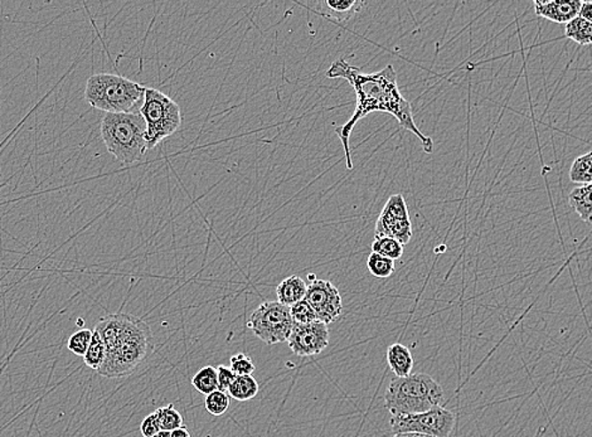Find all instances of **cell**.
Instances as JSON below:
<instances>
[{"mask_svg":"<svg viewBox=\"0 0 592 437\" xmlns=\"http://www.w3.org/2000/svg\"><path fill=\"white\" fill-rule=\"evenodd\" d=\"M387 362L389 368L398 379L411 376L413 370V358L409 348L404 344L395 343L387 349Z\"/></svg>","mask_w":592,"mask_h":437,"instance_id":"5bb4252c","label":"cell"},{"mask_svg":"<svg viewBox=\"0 0 592 437\" xmlns=\"http://www.w3.org/2000/svg\"><path fill=\"white\" fill-rule=\"evenodd\" d=\"M171 437H190V433L189 431L186 429V427H181V429L172 431Z\"/></svg>","mask_w":592,"mask_h":437,"instance_id":"1f68e13d","label":"cell"},{"mask_svg":"<svg viewBox=\"0 0 592 437\" xmlns=\"http://www.w3.org/2000/svg\"><path fill=\"white\" fill-rule=\"evenodd\" d=\"M193 387L197 389L199 394L208 396L212 392L219 389V380H217V368L212 365L199 370L192 379Z\"/></svg>","mask_w":592,"mask_h":437,"instance_id":"ffe728a7","label":"cell"},{"mask_svg":"<svg viewBox=\"0 0 592 437\" xmlns=\"http://www.w3.org/2000/svg\"><path fill=\"white\" fill-rule=\"evenodd\" d=\"M156 412L158 418H159L160 429L163 431L172 433V431L184 427L183 418H181L180 411L175 410L173 403L160 407Z\"/></svg>","mask_w":592,"mask_h":437,"instance_id":"603a6c76","label":"cell"},{"mask_svg":"<svg viewBox=\"0 0 592 437\" xmlns=\"http://www.w3.org/2000/svg\"><path fill=\"white\" fill-rule=\"evenodd\" d=\"M534 4L535 14L538 17L559 23V25H567L568 22L579 17L582 2L580 0H549V2L535 0Z\"/></svg>","mask_w":592,"mask_h":437,"instance_id":"7c38bea8","label":"cell"},{"mask_svg":"<svg viewBox=\"0 0 592 437\" xmlns=\"http://www.w3.org/2000/svg\"><path fill=\"white\" fill-rule=\"evenodd\" d=\"M444 403V388L427 373L395 377L386 389V409L392 416L427 412Z\"/></svg>","mask_w":592,"mask_h":437,"instance_id":"277c9868","label":"cell"},{"mask_svg":"<svg viewBox=\"0 0 592 437\" xmlns=\"http://www.w3.org/2000/svg\"><path fill=\"white\" fill-rule=\"evenodd\" d=\"M319 4L326 11L327 16L337 18L338 20H348L365 7V3L361 0H324Z\"/></svg>","mask_w":592,"mask_h":437,"instance_id":"2e32d148","label":"cell"},{"mask_svg":"<svg viewBox=\"0 0 592 437\" xmlns=\"http://www.w3.org/2000/svg\"><path fill=\"white\" fill-rule=\"evenodd\" d=\"M140 115L147 124L148 150L177 133L183 120L180 105L162 91L151 88L145 90Z\"/></svg>","mask_w":592,"mask_h":437,"instance_id":"8992f818","label":"cell"},{"mask_svg":"<svg viewBox=\"0 0 592 437\" xmlns=\"http://www.w3.org/2000/svg\"><path fill=\"white\" fill-rule=\"evenodd\" d=\"M372 252H376L383 257L389 258V260L397 261L403 257L404 245L389 237H374L373 243H372Z\"/></svg>","mask_w":592,"mask_h":437,"instance_id":"44dd1931","label":"cell"},{"mask_svg":"<svg viewBox=\"0 0 592 437\" xmlns=\"http://www.w3.org/2000/svg\"><path fill=\"white\" fill-rule=\"evenodd\" d=\"M100 130L107 151L125 165L138 162L149 151L147 124L140 112L106 114Z\"/></svg>","mask_w":592,"mask_h":437,"instance_id":"7a4b0ae2","label":"cell"},{"mask_svg":"<svg viewBox=\"0 0 592 437\" xmlns=\"http://www.w3.org/2000/svg\"><path fill=\"white\" fill-rule=\"evenodd\" d=\"M305 300L314 309L318 319L327 326L335 322L343 313L341 294L330 281L315 279L308 285Z\"/></svg>","mask_w":592,"mask_h":437,"instance_id":"30bf717a","label":"cell"},{"mask_svg":"<svg viewBox=\"0 0 592 437\" xmlns=\"http://www.w3.org/2000/svg\"><path fill=\"white\" fill-rule=\"evenodd\" d=\"M565 37L576 42L580 46H591L592 44V23L576 17L565 27Z\"/></svg>","mask_w":592,"mask_h":437,"instance_id":"e0dca14e","label":"cell"},{"mask_svg":"<svg viewBox=\"0 0 592 437\" xmlns=\"http://www.w3.org/2000/svg\"><path fill=\"white\" fill-rule=\"evenodd\" d=\"M306 290H308L306 282L300 276L293 275L284 279L276 287V296L279 303L290 308L291 305L305 299Z\"/></svg>","mask_w":592,"mask_h":437,"instance_id":"4fadbf2b","label":"cell"},{"mask_svg":"<svg viewBox=\"0 0 592 437\" xmlns=\"http://www.w3.org/2000/svg\"><path fill=\"white\" fill-rule=\"evenodd\" d=\"M570 180L571 182L581 186L592 183V151L573 160L570 169Z\"/></svg>","mask_w":592,"mask_h":437,"instance_id":"d6986e66","label":"cell"},{"mask_svg":"<svg viewBox=\"0 0 592 437\" xmlns=\"http://www.w3.org/2000/svg\"><path fill=\"white\" fill-rule=\"evenodd\" d=\"M326 74L329 79L346 80L357 95V106L352 118L346 124L335 126L334 129L343 145L348 169H353L350 147V134L357 123L372 112H387L394 116L404 130L418 136L427 153H433V139L419 132L413 119L411 104L401 94L397 83V73L392 65H387L383 70L377 73H365L348 64L346 59L339 58L333 62Z\"/></svg>","mask_w":592,"mask_h":437,"instance_id":"6da1fadb","label":"cell"},{"mask_svg":"<svg viewBox=\"0 0 592 437\" xmlns=\"http://www.w3.org/2000/svg\"><path fill=\"white\" fill-rule=\"evenodd\" d=\"M153 350L150 328L144 320L132 315L118 347L111 355L106 356L103 367L97 372L107 379H123L132 374Z\"/></svg>","mask_w":592,"mask_h":437,"instance_id":"5b68a950","label":"cell"},{"mask_svg":"<svg viewBox=\"0 0 592 437\" xmlns=\"http://www.w3.org/2000/svg\"><path fill=\"white\" fill-rule=\"evenodd\" d=\"M172 433H169V431H159V433H157V435H154L153 437H171Z\"/></svg>","mask_w":592,"mask_h":437,"instance_id":"836d02e7","label":"cell"},{"mask_svg":"<svg viewBox=\"0 0 592 437\" xmlns=\"http://www.w3.org/2000/svg\"><path fill=\"white\" fill-rule=\"evenodd\" d=\"M579 17L582 19L592 23V2H582L581 9H580Z\"/></svg>","mask_w":592,"mask_h":437,"instance_id":"4dcf8cb0","label":"cell"},{"mask_svg":"<svg viewBox=\"0 0 592 437\" xmlns=\"http://www.w3.org/2000/svg\"><path fill=\"white\" fill-rule=\"evenodd\" d=\"M288 344L294 355L299 356L320 355L329 346L328 326L320 320L311 324L296 323Z\"/></svg>","mask_w":592,"mask_h":437,"instance_id":"8fae6325","label":"cell"},{"mask_svg":"<svg viewBox=\"0 0 592 437\" xmlns=\"http://www.w3.org/2000/svg\"><path fill=\"white\" fill-rule=\"evenodd\" d=\"M394 433H415L433 437H449L455 426V415L444 407H435L427 412L392 416Z\"/></svg>","mask_w":592,"mask_h":437,"instance_id":"ba28073f","label":"cell"},{"mask_svg":"<svg viewBox=\"0 0 592 437\" xmlns=\"http://www.w3.org/2000/svg\"><path fill=\"white\" fill-rule=\"evenodd\" d=\"M394 437H433V436L422 435V433H395Z\"/></svg>","mask_w":592,"mask_h":437,"instance_id":"d6a6232c","label":"cell"},{"mask_svg":"<svg viewBox=\"0 0 592 437\" xmlns=\"http://www.w3.org/2000/svg\"><path fill=\"white\" fill-rule=\"evenodd\" d=\"M294 324L288 306L265 302L250 317L249 328L267 346H273L288 341Z\"/></svg>","mask_w":592,"mask_h":437,"instance_id":"52a82bcc","label":"cell"},{"mask_svg":"<svg viewBox=\"0 0 592 437\" xmlns=\"http://www.w3.org/2000/svg\"><path fill=\"white\" fill-rule=\"evenodd\" d=\"M92 337H94V330L91 329H81L73 333L68 339V350L74 356H85L90 347Z\"/></svg>","mask_w":592,"mask_h":437,"instance_id":"d4e9b609","label":"cell"},{"mask_svg":"<svg viewBox=\"0 0 592 437\" xmlns=\"http://www.w3.org/2000/svg\"><path fill=\"white\" fill-rule=\"evenodd\" d=\"M234 379H236V374L234 373L231 368L226 367V365L217 367V380H219V391L227 394Z\"/></svg>","mask_w":592,"mask_h":437,"instance_id":"f1b7e54d","label":"cell"},{"mask_svg":"<svg viewBox=\"0 0 592 437\" xmlns=\"http://www.w3.org/2000/svg\"><path fill=\"white\" fill-rule=\"evenodd\" d=\"M145 86L114 73H96L86 82L85 99L92 108L106 114L140 112Z\"/></svg>","mask_w":592,"mask_h":437,"instance_id":"3957f363","label":"cell"},{"mask_svg":"<svg viewBox=\"0 0 592 437\" xmlns=\"http://www.w3.org/2000/svg\"><path fill=\"white\" fill-rule=\"evenodd\" d=\"M231 370L236 376H252L256 367L252 359L245 353H237L231 356Z\"/></svg>","mask_w":592,"mask_h":437,"instance_id":"83f0119b","label":"cell"},{"mask_svg":"<svg viewBox=\"0 0 592 437\" xmlns=\"http://www.w3.org/2000/svg\"><path fill=\"white\" fill-rule=\"evenodd\" d=\"M106 359L105 344L101 341L100 335L94 330V337H92L90 347H88V353L83 356L85 364L91 370L99 371L103 367L104 362Z\"/></svg>","mask_w":592,"mask_h":437,"instance_id":"7402d4cb","label":"cell"},{"mask_svg":"<svg viewBox=\"0 0 592 437\" xmlns=\"http://www.w3.org/2000/svg\"><path fill=\"white\" fill-rule=\"evenodd\" d=\"M367 267L372 275L379 279H387L395 272V261L372 252L367 260Z\"/></svg>","mask_w":592,"mask_h":437,"instance_id":"cb8c5ba5","label":"cell"},{"mask_svg":"<svg viewBox=\"0 0 592 437\" xmlns=\"http://www.w3.org/2000/svg\"><path fill=\"white\" fill-rule=\"evenodd\" d=\"M374 237H389L403 245L412 239V223L403 195H392L388 198L377 218Z\"/></svg>","mask_w":592,"mask_h":437,"instance_id":"9c48e42d","label":"cell"},{"mask_svg":"<svg viewBox=\"0 0 592 437\" xmlns=\"http://www.w3.org/2000/svg\"><path fill=\"white\" fill-rule=\"evenodd\" d=\"M140 431H142V435L144 437H153L157 435L160 429L159 418H158L157 412L150 413L147 418L142 420V425H140Z\"/></svg>","mask_w":592,"mask_h":437,"instance_id":"f546056e","label":"cell"},{"mask_svg":"<svg viewBox=\"0 0 592 437\" xmlns=\"http://www.w3.org/2000/svg\"><path fill=\"white\" fill-rule=\"evenodd\" d=\"M227 394L234 400L245 402L258 396V383L252 376H236Z\"/></svg>","mask_w":592,"mask_h":437,"instance_id":"ac0fdd59","label":"cell"},{"mask_svg":"<svg viewBox=\"0 0 592 437\" xmlns=\"http://www.w3.org/2000/svg\"><path fill=\"white\" fill-rule=\"evenodd\" d=\"M204 407H206L208 413H211V415L222 416L223 413L227 412V410L230 409V396L226 392L217 389V391L206 396Z\"/></svg>","mask_w":592,"mask_h":437,"instance_id":"484cf974","label":"cell"},{"mask_svg":"<svg viewBox=\"0 0 592 437\" xmlns=\"http://www.w3.org/2000/svg\"><path fill=\"white\" fill-rule=\"evenodd\" d=\"M568 203L582 221L592 225V183L573 189L568 196Z\"/></svg>","mask_w":592,"mask_h":437,"instance_id":"9a60e30c","label":"cell"},{"mask_svg":"<svg viewBox=\"0 0 592 437\" xmlns=\"http://www.w3.org/2000/svg\"><path fill=\"white\" fill-rule=\"evenodd\" d=\"M290 313L294 323L296 324H311L319 320L314 309L311 308V305L305 299L296 303V304L291 305Z\"/></svg>","mask_w":592,"mask_h":437,"instance_id":"4316f807","label":"cell"}]
</instances>
